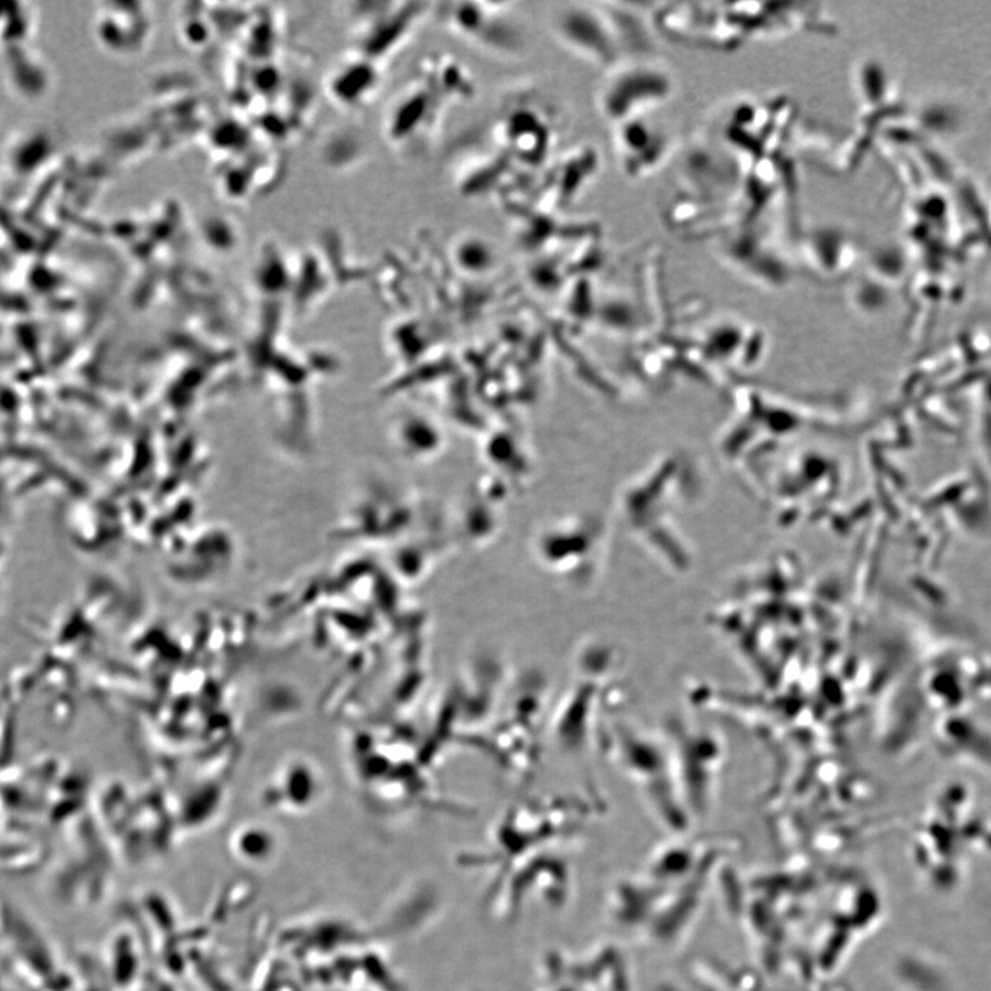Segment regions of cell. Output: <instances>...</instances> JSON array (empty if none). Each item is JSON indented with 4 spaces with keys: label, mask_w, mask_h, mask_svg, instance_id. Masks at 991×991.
<instances>
[{
    "label": "cell",
    "mask_w": 991,
    "mask_h": 991,
    "mask_svg": "<svg viewBox=\"0 0 991 991\" xmlns=\"http://www.w3.org/2000/svg\"><path fill=\"white\" fill-rule=\"evenodd\" d=\"M611 20L583 6H572L558 13L553 32L559 42L581 57L597 64L616 63L617 44L612 35Z\"/></svg>",
    "instance_id": "2"
},
{
    "label": "cell",
    "mask_w": 991,
    "mask_h": 991,
    "mask_svg": "<svg viewBox=\"0 0 991 991\" xmlns=\"http://www.w3.org/2000/svg\"><path fill=\"white\" fill-rule=\"evenodd\" d=\"M616 148L622 160L623 168L629 174H640L651 169L653 162L657 163L663 153V143L666 138L655 126L646 123L642 118L631 119L616 125ZM663 158V154H661Z\"/></svg>",
    "instance_id": "3"
},
{
    "label": "cell",
    "mask_w": 991,
    "mask_h": 991,
    "mask_svg": "<svg viewBox=\"0 0 991 991\" xmlns=\"http://www.w3.org/2000/svg\"><path fill=\"white\" fill-rule=\"evenodd\" d=\"M669 93L667 76L646 65L616 68L603 83L600 91L602 114L614 125L642 118L653 105Z\"/></svg>",
    "instance_id": "1"
}]
</instances>
